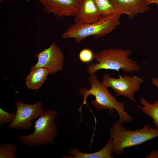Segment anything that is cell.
Masks as SVG:
<instances>
[{"mask_svg":"<svg viewBox=\"0 0 158 158\" xmlns=\"http://www.w3.org/2000/svg\"><path fill=\"white\" fill-rule=\"evenodd\" d=\"M87 79L90 88L87 89L81 87L79 90L80 94L83 96V104H86L88 96L93 95L95 99L90 102V104L96 110L105 111L108 110L112 114L116 110L118 112L119 121L122 123H126L131 122L133 117L125 111V103L123 102L118 101L106 87L100 82L95 73L90 75Z\"/></svg>","mask_w":158,"mask_h":158,"instance_id":"cell-1","label":"cell"},{"mask_svg":"<svg viewBox=\"0 0 158 158\" xmlns=\"http://www.w3.org/2000/svg\"><path fill=\"white\" fill-rule=\"evenodd\" d=\"M130 49L110 48L104 49L94 54L95 63L88 65L87 67L90 74L95 73L101 69L111 70L126 73H133L140 70L138 63L130 57Z\"/></svg>","mask_w":158,"mask_h":158,"instance_id":"cell-2","label":"cell"},{"mask_svg":"<svg viewBox=\"0 0 158 158\" xmlns=\"http://www.w3.org/2000/svg\"><path fill=\"white\" fill-rule=\"evenodd\" d=\"M109 134L113 140V152L118 155L124 153L126 148L141 144L158 137V128H153L146 124L141 128L130 130L127 129L118 119L111 127Z\"/></svg>","mask_w":158,"mask_h":158,"instance_id":"cell-3","label":"cell"},{"mask_svg":"<svg viewBox=\"0 0 158 158\" xmlns=\"http://www.w3.org/2000/svg\"><path fill=\"white\" fill-rule=\"evenodd\" d=\"M121 15L116 13L103 16L97 22L90 24H74L71 25L61 35L63 39L73 38L80 43L88 37L96 38L105 36L120 24Z\"/></svg>","mask_w":158,"mask_h":158,"instance_id":"cell-4","label":"cell"},{"mask_svg":"<svg viewBox=\"0 0 158 158\" xmlns=\"http://www.w3.org/2000/svg\"><path fill=\"white\" fill-rule=\"evenodd\" d=\"M58 113L55 110H44L35 122L33 133L18 137L24 145L31 147H38L52 144L56 136L57 126L55 120Z\"/></svg>","mask_w":158,"mask_h":158,"instance_id":"cell-5","label":"cell"},{"mask_svg":"<svg viewBox=\"0 0 158 158\" xmlns=\"http://www.w3.org/2000/svg\"><path fill=\"white\" fill-rule=\"evenodd\" d=\"M143 82L142 78L136 75L131 76L124 74L123 76L119 75L118 78H115L111 77L109 74H105L101 82L106 87L113 89L116 96H125L139 107L135 99L134 94L139 90Z\"/></svg>","mask_w":158,"mask_h":158,"instance_id":"cell-6","label":"cell"},{"mask_svg":"<svg viewBox=\"0 0 158 158\" xmlns=\"http://www.w3.org/2000/svg\"><path fill=\"white\" fill-rule=\"evenodd\" d=\"M15 104L16 110L15 118L8 125V128L11 129L25 130L30 129L32 125L31 121L37 119L44 110L41 101L28 104L18 100L16 102Z\"/></svg>","mask_w":158,"mask_h":158,"instance_id":"cell-7","label":"cell"},{"mask_svg":"<svg viewBox=\"0 0 158 158\" xmlns=\"http://www.w3.org/2000/svg\"><path fill=\"white\" fill-rule=\"evenodd\" d=\"M37 58V63L31 67H44L50 70L51 75L61 71L64 62V54L56 44L52 43L48 48L44 49L35 55Z\"/></svg>","mask_w":158,"mask_h":158,"instance_id":"cell-8","label":"cell"},{"mask_svg":"<svg viewBox=\"0 0 158 158\" xmlns=\"http://www.w3.org/2000/svg\"><path fill=\"white\" fill-rule=\"evenodd\" d=\"M42 4L43 11L52 13L55 17L74 16L84 0H37Z\"/></svg>","mask_w":158,"mask_h":158,"instance_id":"cell-9","label":"cell"},{"mask_svg":"<svg viewBox=\"0 0 158 158\" xmlns=\"http://www.w3.org/2000/svg\"><path fill=\"white\" fill-rule=\"evenodd\" d=\"M110 0L118 13L126 14L131 19L150 9L149 5L143 0Z\"/></svg>","mask_w":158,"mask_h":158,"instance_id":"cell-10","label":"cell"},{"mask_svg":"<svg viewBox=\"0 0 158 158\" xmlns=\"http://www.w3.org/2000/svg\"><path fill=\"white\" fill-rule=\"evenodd\" d=\"M94 0H84L74 16V23L90 24L96 23L102 18Z\"/></svg>","mask_w":158,"mask_h":158,"instance_id":"cell-11","label":"cell"},{"mask_svg":"<svg viewBox=\"0 0 158 158\" xmlns=\"http://www.w3.org/2000/svg\"><path fill=\"white\" fill-rule=\"evenodd\" d=\"M113 140L109 138L105 145L99 150L93 153H85L77 149L71 148L69 154L62 157L64 158H113L114 157L112 148Z\"/></svg>","mask_w":158,"mask_h":158,"instance_id":"cell-12","label":"cell"},{"mask_svg":"<svg viewBox=\"0 0 158 158\" xmlns=\"http://www.w3.org/2000/svg\"><path fill=\"white\" fill-rule=\"evenodd\" d=\"M31 69L25 80L26 84L30 89L37 90L44 83L47 75L50 73V70L44 67H31Z\"/></svg>","mask_w":158,"mask_h":158,"instance_id":"cell-13","label":"cell"},{"mask_svg":"<svg viewBox=\"0 0 158 158\" xmlns=\"http://www.w3.org/2000/svg\"><path fill=\"white\" fill-rule=\"evenodd\" d=\"M140 102L143 105L142 107H139L142 112L151 118L155 127L158 128V100L151 103L143 97L140 99Z\"/></svg>","mask_w":158,"mask_h":158,"instance_id":"cell-14","label":"cell"},{"mask_svg":"<svg viewBox=\"0 0 158 158\" xmlns=\"http://www.w3.org/2000/svg\"><path fill=\"white\" fill-rule=\"evenodd\" d=\"M94 0L102 16L118 13L110 0Z\"/></svg>","mask_w":158,"mask_h":158,"instance_id":"cell-15","label":"cell"},{"mask_svg":"<svg viewBox=\"0 0 158 158\" xmlns=\"http://www.w3.org/2000/svg\"><path fill=\"white\" fill-rule=\"evenodd\" d=\"M18 146L15 144L4 143L0 145V158H16Z\"/></svg>","mask_w":158,"mask_h":158,"instance_id":"cell-16","label":"cell"},{"mask_svg":"<svg viewBox=\"0 0 158 158\" xmlns=\"http://www.w3.org/2000/svg\"><path fill=\"white\" fill-rule=\"evenodd\" d=\"M15 111L9 113L0 108V125L11 123L15 118Z\"/></svg>","mask_w":158,"mask_h":158,"instance_id":"cell-17","label":"cell"},{"mask_svg":"<svg viewBox=\"0 0 158 158\" xmlns=\"http://www.w3.org/2000/svg\"><path fill=\"white\" fill-rule=\"evenodd\" d=\"M94 54L92 51L88 48L82 49L79 54L80 60L83 63H88L92 62L94 59Z\"/></svg>","mask_w":158,"mask_h":158,"instance_id":"cell-18","label":"cell"},{"mask_svg":"<svg viewBox=\"0 0 158 158\" xmlns=\"http://www.w3.org/2000/svg\"><path fill=\"white\" fill-rule=\"evenodd\" d=\"M146 158H158V150H152L145 157Z\"/></svg>","mask_w":158,"mask_h":158,"instance_id":"cell-19","label":"cell"},{"mask_svg":"<svg viewBox=\"0 0 158 158\" xmlns=\"http://www.w3.org/2000/svg\"><path fill=\"white\" fill-rule=\"evenodd\" d=\"M151 84L158 88V78L154 77L151 78Z\"/></svg>","mask_w":158,"mask_h":158,"instance_id":"cell-20","label":"cell"},{"mask_svg":"<svg viewBox=\"0 0 158 158\" xmlns=\"http://www.w3.org/2000/svg\"><path fill=\"white\" fill-rule=\"evenodd\" d=\"M148 5H150L152 4H157L156 0H143Z\"/></svg>","mask_w":158,"mask_h":158,"instance_id":"cell-21","label":"cell"},{"mask_svg":"<svg viewBox=\"0 0 158 158\" xmlns=\"http://www.w3.org/2000/svg\"><path fill=\"white\" fill-rule=\"evenodd\" d=\"M157 0V4H158V0Z\"/></svg>","mask_w":158,"mask_h":158,"instance_id":"cell-22","label":"cell"},{"mask_svg":"<svg viewBox=\"0 0 158 158\" xmlns=\"http://www.w3.org/2000/svg\"><path fill=\"white\" fill-rule=\"evenodd\" d=\"M4 0H0V2Z\"/></svg>","mask_w":158,"mask_h":158,"instance_id":"cell-23","label":"cell"}]
</instances>
